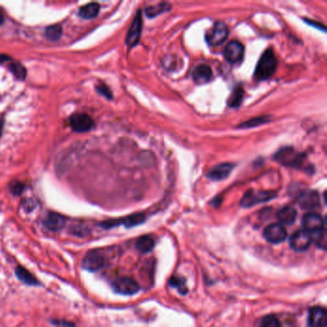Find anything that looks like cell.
I'll return each mask as SVG.
<instances>
[{
  "mask_svg": "<svg viewBox=\"0 0 327 327\" xmlns=\"http://www.w3.org/2000/svg\"><path fill=\"white\" fill-rule=\"evenodd\" d=\"M277 67V60L272 48L267 49L256 65L254 77L258 81H264L274 75Z\"/></svg>",
  "mask_w": 327,
  "mask_h": 327,
  "instance_id": "cell-1",
  "label": "cell"
},
{
  "mask_svg": "<svg viewBox=\"0 0 327 327\" xmlns=\"http://www.w3.org/2000/svg\"><path fill=\"white\" fill-rule=\"evenodd\" d=\"M274 160L278 163L293 168H303L304 158L303 154L297 153L294 148L284 147L276 152L274 155Z\"/></svg>",
  "mask_w": 327,
  "mask_h": 327,
  "instance_id": "cell-2",
  "label": "cell"
},
{
  "mask_svg": "<svg viewBox=\"0 0 327 327\" xmlns=\"http://www.w3.org/2000/svg\"><path fill=\"white\" fill-rule=\"evenodd\" d=\"M274 198H276V193L273 191L249 190L243 196L240 204L244 208H249L253 207L255 204L274 200Z\"/></svg>",
  "mask_w": 327,
  "mask_h": 327,
  "instance_id": "cell-3",
  "label": "cell"
},
{
  "mask_svg": "<svg viewBox=\"0 0 327 327\" xmlns=\"http://www.w3.org/2000/svg\"><path fill=\"white\" fill-rule=\"evenodd\" d=\"M112 288L116 294L122 295H136L139 291V286L137 281L132 277L128 276L116 278L112 283Z\"/></svg>",
  "mask_w": 327,
  "mask_h": 327,
  "instance_id": "cell-4",
  "label": "cell"
},
{
  "mask_svg": "<svg viewBox=\"0 0 327 327\" xmlns=\"http://www.w3.org/2000/svg\"><path fill=\"white\" fill-rule=\"evenodd\" d=\"M105 257L97 250H92L87 252L84 255L82 266L84 270L95 273L100 271L105 266Z\"/></svg>",
  "mask_w": 327,
  "mask_h": 327,
  "instance_id": "cell-5",
  "label": "cell"
},
{
  "mask_svg": "<svg viewBox=\"0 0 327 327\" xmlns=\"http://www.w3.org/2000/svg\"><path fill=\"white\" fill-rule=\"evenodd\" d=\"M297 203L304 210H316L320 205L319 194L313 190L304 191L298 196Z\"/></svg>",
  "mask_w": 327,
  "mask_h": 327,
  "instance_id": "cell-6",
  "label": "cell"
},
{
  "mask_svg": "<svg viewBox=\"0 0 327 327\" xmlns=\"http://www.w3.org/2000/svg\"><path fill=\"white\" fill-rule=\"evenodd\" d=\"M264 238L271 244H279L287 238V231L281 224H271L263 232Z\"/></svg>",
  "mask_w": 327,
  "mask_h": 327,
  "instance_id": "cell-7",
  "label": "cell"
},
{
  "mask_svg": "<svg viewBox=\"0 0 327 327\" xmlns=\"http://www.w3.org/2000/svg\"><path fill=\"white\" fill-rule=\"evenodd\" d=\"M228 35H229V30L226 24L224 22L218 21L207 33L206 40L212 46H217L227 40Z\"/></svg>",
  "mask_w": 327,
  "mask_h": 327,
  "instance_id": "cell-8",
  "label": "cell"
},
{
  "mask_svg": "<svg viewBox=\"0 0 327 327\" xmlns=\"http://www.w3.org/2000/svg\"><path fill=\"white\" fill-rule=\"evenodd\" d=\"M312 243V235L304 230L294 232L290 237V246L296 252H304Z\"/></svg>",
  "mask_w": 327,
  "mask_h": 327,
  "instance_id": "cell-9",
  "label": "cell"
},
{
  "mask_svg": "<svg viewBox=\"0 0 327 327\" xmlns=\"http://www.w3.org/2000/svg\"><path fill=\"white\" fill-rule=\"evenodd\" d=\"M141 29H142V16H141V12L137 11V15L129 28V31L127 33L126 43L128 46L134 47L137 45L141 36Z\"/></svg>",
  "mask_w": 327,
  "mask_h": 327,
  "instance_id": "cell-10",
  "label": "cell"
},
{
  "mask_svg": "<svg viewBox=\"0 0 327 327\" xmlns=\"http://www.w3.org/2000/svg\"><path fill=\"white\" fill-rule=\"evenodd\" d=\"M69 122L71 129L78 133L88 132L94 126L92 118L85 114H75L70 117Z\"/></svg>",
  "mask_w": 327,
  "mask_h": 327,
  "instance_id": "cell-11",
  "label": "cell"
},
{
  "mask_svg": "<svg viewBox=\"0 0 327 327\" xmlns=\"http://www.w3.org/2000/svg\"><path fill=\"white\" fill-rule=\"evenodd\" d=\"M144 220L145 217L143 214H134L122 219H114V220L102 222L101 227L104 229H111L118 225H124L126 228H132L137 225H140L141 223L144 222Z\"/></svg>",
  "mask_w": 327,
  "mask_h": 327,
  "instance_id": "cell-12",
  "label": "cell"
},
{
  "mask_svg": "<svg viewBox=\"0 0 327 327\" xmlns=\"http://www.w3.org/2000/svg\"><path fill=\"white\" fill-rule=\"evenodd\" d=\"M302 227L303 230L307 232L311 233H316V232L323 230L324 227V220L322 217L316 213H308L302 218Z\"/></svg>",
  "mask_w": 327,
  "mask_h": 327,
  "instance_id": "cell-13",
  "label": "cell"
},
{
  "mask_svg": "<svg viewBox=\"0 0 327 327\" xmlns=\"http://www.w3.org/2000/svg\"><path fill=\"white\" fill-rule=\"evenodd\" d=\"M225 58L232 63H239L244 57V46L241 42L232 41L229 42L224 51Z\"/></svg>",
  "mask_w": 327,
  "mask_h": 327,
  "instance_id": "cell-14",
  "label": "cell"
},
{
  "mask_svg": "<svg viewBox=\"0 0 327 327\" xmlns=\"http://www.w3.org/2000/svg\"><path fill=\"white\" fill-rule=\"evenodd\" d=\"M327 314L325 309L321 307H313L309 311L308 326L326 327Z\"/></svg>",
  "mask_w": 327,
  "mask_h": 327,
  "instance_id": "cell-15",
  "label": "cell"
},
{
  "mask_svg": "<svg viewBox=\"0 0 327 327\" xmlns=\"http://www.w3.org/2000/svg\"><path fill=\"white\" fill-rule=\"evenodd\" d=\"M233 168H234L233 163H229V162L221 163L211 169L207 173V178L213 181H220L223 179H227L232 173Z\"/></svg>",
  "mask_w": 327,
  "mask_h": 327,
  "instance_id": "cell-16",
  "label": "cell"
},
{
  "mask_svg": "<svg viewBox=\"0 0 327 327\" xmlns=\"http://www.w3.org/2000/svg\"><path fill=\"white\" fill-rule=\"evenodd\" d=\"M65 223H66V219L63 216L54 212L48 213L43 219L44 227L52 232L61 231L65 226Z\"/></svg>",
  "mask_w": 327,
  "mask_h": 327,
  "instance_id": "cell-17",
  "label": "cell"
},
{
  "mask_svg": "<svg viewBox=\"0 0 327 327\" xmlns=\"http://www.w3.org/2000/svg\"><path fill=\"white\" fill-rule=\"evenodd\" d=\"M193 79L199 84H203L210 82L212 79V70L210 67L206 64H200L195 67L193 71Z\"/></svg>",
  "mask_w": 327,
  "mask_h": 327,
  "instance_id": "cell-18",
  "label": "cell"
},
{
  "mask_svg": "<svg viewBox=\"0 0 327 327\" xmlns=\"http://www.w3.org/2000/svg\"><path fill=\"white\" fill-rule=\"evenodd\" d=\"M15 274L18 277V279L24 284L28 286H40V281L38 280V278L22 266L16 267Z\"/></svg>",
  "mask_w": 327,
  "mask_h": 327,
  "instance_id": "cell-19",
  "label": "cell"
},
{
  "mask_svg": "<svg viewBox=\"0 0 327 327\" xmlns=\"http://www.w3.org/2000/svg\"><path fill=\"white\" fill-rule=\"evenodd\" d=\"M297 216V212L295 208L291 206H285L282 209L277 212L276 218L280 222V224L284 225H292L294 224Z\"/></svg>",
  "mask_w": 327,
  "mask_h": 327,
  "instance_id": "cell-20",
  "label": "cell"
},
{
  "mask_svg": "<svg viewBox=\"0 0 327 327\" xmlns=\"http://www.w3.org/2000/svg\"><path fill=\"white\" fill-rule=\"evenodd\" d=\"M155 248V240L150 235H144L137 239L136 249L139 253H148Z\"/></svg>",
  "mask_w": 327,
  "mask_h": 327,
  "instance_id": "cell-21",
  "label": "cell"
},
{
  "mask_svg": "<svg viewBox=\"0 0 327 327\" xmlns=\"http://www.w3.org/2000/svg\"><path fill=\"white\" fill-rule=\"evenodd\" d=\"M99 12H100V5L96 2H92V3H88V4L83 6L79 11V15L83 19L90 20V19H93L95 17H97Z\"/></svg>",
  "mask_w": 327,
  "mask_h": 327,
  "instance_id": "cell-22",
  "label": "cell"
},
{
  "mask_svg": "<svg viewBox=\"0 0 327 327\" xmlns=\"http://www.w3.org/2000/svg\"><path fill=\"white\" fill-rule=\"evenodd\" d=\"M169 10H171V4L168 2H161L157 5L149 6L145 10V15L147 16V18L152 19V18H156Z\"/></svg>",
  "mask_w": 327,
  "mask_h": 327,
  "instance_id": "cell-23",
  "label": "cell"
},
{
  "mask_svg": "<svg viewBox=\"0 0 327 327\" xmlns=\"http://www.w3.org/2000/svg\"><path fill=\"white\" fill-rule=\"evenodd\" d=\"M45 38L50 42H57L63 35V28L59 24L48 26L44 32Z\"/></svg>",
  "mask_w": 327,
  "mask_h": 327,
  "instance_id": "cell-24",
  "label": "cell"
},
{
  "mask_svg": "<svg viewBox=\"0 0 327 327\" xmlns=\"http://www.w3.org/2000/svg\"><path fill=\"white\" fill-rule=\"evenodd\" d=\"M244 90L241 86L236 87L228 99V105L230 107H238L242 103Z\"/></svg>",
  "mask_w": 327,
  "mask_h": 327,
  "instance_id": "cell-25",
  "label": "cell"
},
{
  "mask_svg": "<svg viewBox=\"0 0 327 327\" xmlns=\"http://www.w3.org/2000/svg\"><path fill=\"white\" fill-rule=\"evenodd\" d=\"M169 285L172 286L173 288L177 289L179 291V294L181 295H185L187 294L188 292V289H187V286H186V281L183 277L181 276H172L169 280Z\"/></svg>",
  "mask_w": 327,
  "mask_h": 327,
  "instance_id": "cell-26",
  "label": "cell"
},
{
  "mask_svg": "<svg viewBox=\"0 0 327 327\" xmlns=\"http://www.w3.org/2000/svg\"><path fill=\"white\" fill-rule=\"evenodd\" d=\"M271 120V117L269 116H259V117H254L252 118L248 121L243 122L242 124H240L238 128L241 129H250V128H254V127L260 126L263 125L265 123L269 122Z\"/></svg>",
  "mask_w": 327,
  "mask_h": 327,
  "instance_id": "cell-27",
  "label": "cell"
},
{
  "mask_svg": "<svg viewBox=\"0 0 327 327\" xmlns=\"http://www.w3.org/2000/svg\"><path fill=\"white\" fill-rule=\"evenodd\" d=\"M9 70H10L11 73L15 76V78L17 80H20V81L25 80V78H26V69L21 63H18V62L11 63L10 65H9Z\"/></svg>",
  "mask_w": 327,
  "mask_h": 327,
  "instance_id": "cell-28",
  "label": "cell"
},
{
  "mask_svg": "<svg viewBox=\"0 0 327 327\" xmlns=\"http://www.w3.org/2000/svg\"><path fill=\"white\" fill-rule=\"evenodd\" d=\"M259 327H281V324L276 316L274 315H268L264 316L260 320Z\"/></svg>",
  "mask_w": 327,
  "mask_h": 327,
  "instance_id": "cell-29",
  "label": "cell"
},
{
  "mask_svg": "<svg viewBox=\"0 0 327 327\" xmlns=\"http://www.w3.org/2000/svg\"><path fill=\"white\" fill-rule=\"evenodd\" d=\"M315 241L321 250L325 251L327 248V233L326 229L324 228L323 230L319 231L318 232L315 233Z\"/></svg>",
  "mask_w": 327,
  "mask_h": 327,
  "instance_id": "cell-30",
  "label": "cell"
},
{
  "mask_svg": "<svg viewBox=\"0 0 327 327\" xmlns=\"http://www.w3.org/2000/svg\"><path fill=\"white\" fill-rule=\"evenodd\" d=\"M9 189H10L11 193L15 196H20L22 193V191L24 189V185L19 182V181H12L9 184Z\"/></svg>",
  "mask_w": 327,
  "mask_h": 327,
  "instance_id": "cell-31",
  "label": "cell"
},
{
  "mask_svg": "<svg viewBox=\"0 0 327 327\" xmlns=\"http://www.w3.org/2000/svg\"><path fill=\"white\" fill-rule=\"evenodd\" d=\"M96 90L98 91L99 94L103 95V96L105 97L106 99H108V100H112V99H113L112 91H111V89L108 88V86H106L105 84H98V85L96 86Z\"/></svg>",
  "mask_w": 327,
  "mask_h": 327,
  "instance_id": "cell-32",
  "label": "cell"
},
{
  "mask_svg": "<svg viewBox=\"0 0 327 327\" xmlns=\"http://www.w3.org/2000/svg\"><path fill=\"white\" fill-rule=\"evenodd\" d=\"M304 21H305L308 24H310V25H314V26H316V28L321 29L322 31H325V27H324L323 25H321L320 23H318V22H316V21H310V20H307V19H305Z\"/></svg>",
  "mask_w": 327,
  "mask_h": 327,
  "instance_id": "cell-33",
  "label": "cell"
},
{
  "mask_svg": "<svg viewBox=\"0 0 327 327\" xmlns=\"http://www.w3.org/2000/svg\"><path fill=\"white\" fill-rule=\"evenodd\" d=\"M61 324L63 327H75L73 323L69 322V321H64V320H61V321H54V324Z\"/></svg>",
  "mask_w": 327,
  "mask_h": 327,
  "instance_id": "cell-34",
  "label": "cell"
},
{
  "mask_svg": "<svg viewBox=\"0 0 327 327\" xmlns=\"http://www.w3.org/2000/svg\"><path fill=\"white\" fill-rule=\"evenodd\" d=\"M11 59L8 57V56H6V55H3V54H1L0 55V63H5V62H7V61H10Z\"/></svg>",
  "mask_w": 327,
  "mask_h": 327,
  "instance_id": "cell-35",
  "label": "cell"
},
{
  "mask_svg": "<svg viewBox=\"0 0 327 327\" xmlns=\"http://www.w3.org/2000/svg\"><path fill=\"white\" fill-rule=\"evenodd\" d=\"M2 22H3V16H2L1 13H0V25L2 24Z\"/></svg>",
  "mask_w": 327,
  "mask_h": 327,
  "instance_id": "cell-36",
  "label": "cell"
},
{
  "mask_svg": "<svg viewBox=\"0 0 327 327\" xmlns=\"http://www.w3.org/2000/svg\"><path fill=\"white\" fill-rule=\"evenodd\" d=\"M1 129H2V121L0 120V134H1Z\"/></svg>",
  "mask_w": 327,
  "mask_h": 327,
  "instance_id": "cell-37",
  "label": "cell"
}]
</instances>
